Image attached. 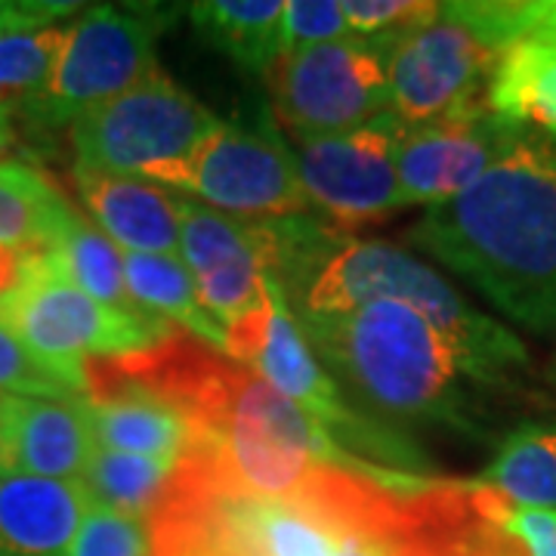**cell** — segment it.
I'll list each match as a JSON object with an SVG mask.
<instances>
[{
	"label": "cell",
	"instance_id": "83f0119b",
	"mask_svg": "<svg viewBox=\"0 0 556 556\" xmlns=\"http://www.w3.org/2000/svg\"><path fill=\"white\" fill-rule=\"evenodd\" d=\"M477 510L485 522H492L501 535L514 538L522 544L526 556H556V510H544V507H517L507 504L504 497L495 492L477 489Z\"/></svg>",
	"mask_w": 556,
	"mask_h": 556
},
{
	"label": "cell",
	"instance_id": "2e32d148",
	"mask_svg": "<svg viewBox=\"0 0 556 556\" xmlns=\"http://www.w3.org/2000/svg\"><path fill=\"white\" fill-rule=\"evenodd\" d=\"M75 189L102 236L134 254L179 257L177 192L142 177L75 167Z\"/></svg>",
	"mask_w": 556,
	"mask_h": 556
},
{
	"label": "cell",
	"instance_id": "f1b7e54d",
	"mask_svg": "<svg viewBox=\"0 0 556 556\" xmlns=\"http://www.w3.org/2000/svg\"><path fill=\"white\" fill-rule=\"evenodd\" d=\"M437 10L439 3L427 0H343L350 38H405Z\"/></svg>",
	"mask_w": 556,
	"mask_h": 556
},
{
	"label": "cell",
	"instance_id": "7402d4cb",
	"mask_svg": "<svg viewBox=\"0 0 556 556\" xmlns=\"http://www.w3.org/2000/svg\"><path fill=\"white\" fill-rule=\"evenodd\" d=\"M477 489L517 507L556 510V424H522L497 445Z\"/></svg>",
	"mask_w": 556,
	"mask_h": 556
},
{
	"label": "cell",
	"instance_id": "7c38bea8",
	"mask_svg": "<svg viewBox=\"0 0 556 556\" xmlns=\"http://www.w3.org/2000/svg\"><path fill=\"white\" fill-rule=\"evenodd\" d=\"M97 448L186 460L195 448V420L152 378L139 356L87 362L84 396Z\"/></svg>",
	"mask_w": 556,
	"mask_h": 556
},
{
	"label": "cell",
	"instance_id": "52a82bcc",
	"mask_svg": "<svg viewBox=\"0 0 556 556\" xmlns=\"http://www.w3.org/2000/svg\"><path fill=\"white\" fill-rule=\"evenodd\" d=\"M182 7L102 3L68 22V38L47 90L20 105L38 127H65L159 72L155 43Z\"/></svg>",
	"mask_w": 556,
	"mask_h": 556
},
{
	"label": "cell",
	"instance_id": "5bb4252c",
	"mask_svg": "<svg viewBox=\"0 0 556 556\" xmlns=\"http://www.w3.org/2000/svg\"><path fill=\"white\" fill-rule=\"evenodd\" d=\"M522 127L497 118L489 105H477L448 118L402 127L396 146V174L412 204L437 207L464 195Z\"/></svg>",
	"mask_w": 556,
	"mask_h": 556
},
{
	"label": "cell",
	"instance_id": "e0dca14e",
	"mask_svg": "<svg viewBox=\"0 0 556 556\" xmlns=\"http://www.w3.org/2000/svg\"><path fill=\"white\" fill-rule=\"evenodd\" d=\"M87 507L80 482L0 473V556H68Z\"/></svg>",
	"mask_w": 556,
	"mask_h": 556
},
{
	"label": "cell",
	"instance_id": "30bf717a",
	"mask_svg": "<svg viewBox=\"0 0 556 556\" xmlns=\"http://www.w3.org/2000/svg\"><path fill=\"white\" fill-rule=\"evenodd\" d=\"M219 118L164 72H152L134 90L102 102L72 124L75 167L142 177L192 155Z\"/></svg>",
	"mask_w": 556,
	"mask_h": 556
},
{
	"label": "cell",
	"instance_id": "44dd1931",
	"mask_svg": "<svg viewBox=\"0 0 556 556\" xmlns=\"http://www.w3.org/2000/svg\"><path fill=\"white\" fill-rule=\"evenodd\" d=\"M75 214L60 189L22 161H0V251H47Z\"/></svg>",
	"mask_w": 556,
	"mask_h": 556
},
{
	"label": "cell",
	"instance_id": "9c48e42d",
	"mask_svg": "<svg viewBox=\"0 0 556 556\" xmlns=\"http://www.w3.org/2000/svg\"><path fill=\"white\" fill-rule=\"evenodd\" d=\"M142 179L241 219L303 217L313 207L291 146L269 127L239 121H219L192 155L152 167Z\"/></svg>",
	"mask_w": 556,
	"mask_h": 556
},
{
	"label": "cell",
	"instance_id": "603a6c76",
	"mask_svg": "<svg viewBox=\"0 0 556 556\" xmlns=\"http://www.w3.org/2000/svg\"><path fill=\"white\" fill-rule=\"evenodd\" d=\"M47 260L65 281H72L84 294L100 300L102 306L142 316L127 281H124V251L109 236H102L93 223L80 217L78 211L68 217L60 229V236L47 248ZM152 316V313H149Z\"/></svg>",
	"mask_w": 556,
	"mask_h": 556
},
{
	"label": "cell",
	"instance_id": "4dcf8cb0",
	"mask_svg": "<svg viewBox=\"0 0 556 556\" xmlns=\"http://www.w3.org/2000/svg\"><path fill=\"white\" fill-rule=\"evenodd\" d=\"M80 10V3L68 0H0V38L53 28Z\"/></svg>",
	"mask_w": 556,
	"mask_h": 556
},
{
	"label": "cell",
	"instance_id": "d6a6232c",
	"mask_svg": "<svg viewBox=\"0 0 556 556\" xmlns=\"http://www.w3.org/2000/svg\"><path fill=\"white\" fill-rule=\"evenodd\" d=\"M0 473H7V455H3V439H0Z\"/></svg>",
	"mask_w": 556,
	"mask_h": 556
},
{
	"label": "cell",
	"instance_id": "5b68a950",
	"mask_svg": "<svg viewBox=\"0 0 556 556\" xmlns=\"http://www.w3.org/2000/svg\"><path fill=\"white\" fill-rule=\"evenodd\" d=\"M226 356L254 371L263 383L294 402L300 412L316 417L328 437L338 442L340 452L358 464L378 460L383 470L390 467L393 473H415L427 467L412 442L399 433H387L375 420L353 412L328 368L313 353L273 273L263 276V303L257 313L226 331Z\"/></svg>",
	"mask_w": 556,
	"mask_h": 556
},
{
	"label": "cell",
	"instance_id": "6da1fadb",
	"mask_svg": "<svg viewBox=\"0 0 556 556\" xmlns=\"http://www.w3.org/2000/svg\"><path fill=\"white\" fill-rule=\"evenodd\" d=\"M408 241L522 328L556 331V142L522 127L464 195L417 219Z\"/></svg>",
	"mask_w": 556,
	"mask_h": 556
},
{
	"label": "cell",
	"instance_id": "ba28073f",
	"mask_svg": "<svg viewBox=\"0 0 556 556\" xmlns=\"http://www.w3.org/2000/svg\"><path fill=\"white\" fill-rule=\"evenodd\" d=\"M399 38H343L278 56L266 72L281 127L303 146L390 112V53Z\"/></svg>",
	"mask_w": 556,
	"mask_h": 556
},
{
	"label": "cell",
	"instance_id": "ac0fdd59",
	"mask_svg": "<svg viewBox=\"0 0 556 556\" xmlns=\"http://www.w3.org/2000/svg\"><path fill=\"white\" fill-rule=\"evenodd\" d=\"M497 118L556 142V40L522 38L504 50L485 90Z\"/></svg>",
	"mask_w": 556,
	"mask_h": 556
},
{
	"label": "cell",
	"instance_id": "8fae6325",
	"mask_svg": "<svg viewBox=\"0 0 556 556\" xmlns=\"http://www.w3.org/2000/svg\"><path fill=\"white\" fill-rule=\"evenodd\" d=\"M402 121L393 112L368 121L340 137L298 146V170L313 207L325 211L343 229L390 217L408 199L396 174V146Z\"/></svg>",
	"mask_w": 556,
	"mask_h": 556
},
{
	"label": "cell",
	"instance_id": "ffe728a7",
	"mask_svg": "<svg viewBox=\"0 0 556 556\" xmlns=\"http://www.w3.org/2000/svg\"><path fill=\"white\" fill-rule=\"evenodd\" d=\"M186 13L204 43L254 75H266L281 56L285 0H204Z\"/></svg>",
	"mask_w": 556,
	"mask_h": 556
},
{
	"label": "cell",
	"instance_id": "3957f363",
	"mask_svg": "<svg viewBox=\"0 0 556 556\" xmlns=\"http://www.w3.org/2000/svg\"><path fill=\"white\" fill-rule=\"evenodd\" d=\"M371 300H396L427 318L455 346L473 383L507 387L529 365L522 340L479 313L433 266L387 241L340 239L294 303V316H340Z\"/></svg>",
	"mask_w": 556,
	"mask_h": 556
},
{
	"label": "cell",
	"instance_id": "1f68e13d",
	"mask_svg": "<svg viewBox=\"0 0 556 556\" xmlns=\"http://www.w3.org/2000/svg\"><path fill=\"white\" fill-rule=\"evenodd\" d=\"M13 118H10V109L0 105V152L13 146Z\"/></svg>",
	"mask_w": 556,
	"mask_h": 556
},
{
	"label": "cell",
	"instance_id": "cb8c5ba5",
	"mask_svg": "<svg viewBox=\"0 0 556 556\" xmlns=\"http://www.w3.org/2000/svg\"><path fill=\"white\" fill-rule=\"evenodd\" d=\"M177 470V460L97 448L84 470L80 485L90 504L149 522L170 495Z\"/></svg>",
	"mask_w": 556,
	"mask_h": 556
},
{
	"label": "cell",
	"instance_id": "4316f807",
	"mask_svg": "<svg viewBox=\"0 0 556 556\" xmlns=\"http://www.w3.org/2000/svg\"><path fill=\"white\" fill-rule=\"evenodd\" d=\"M68 556H155V538L146 519L90 504Z\"/></svg>",
	"mask_w": 556,
	"mask_h": 556
},
{
	"label": "cell",
	"instance_id": "484cf974",
	"mask_svg": "<svg viewBox=\"0 0 556 556\" xmlns=\"http://www.w3.org/2000/svg\"><path fill=\"white\" fill-rule=\"evenodd\" d=\"M0 393L84 402L78 387L53 365L35 356L3 321H0Z\"/></svg>",
	"mask_w": 556,
	"mask_h": 556
},
{
	"label": "cell",
	"instance_id": "7a4b0ae2",
	"mask_svg": "<svg viewBox=\"0 0 556 556\" xmlns=\"http://www.w3.org/2000/svg\"><path fill=\"white\" fill-rule=\"evenodd\" d=\"M325 368L365 405L399 420L467 427L464 362L427 318L396 300L340 316H294Z\"/></svg>",
	"mask_w": 556,
	"mask_h": 556
},
{
	"label": "cell",
	"instance_id": "277c9868",
	"mask_svg": "<svg viewBox=\"0 0 556 556\" xmlns=\"http://www.w3.org/2000/svg\"><path fill=\"white\" fill-rule=\"evenodd\" d=\"M532 0H457L396 40L390 53V112L405 127L485 105L507 47L529 35Z\"/></svg>",
	"mask_w": 556,
	"mask_h": 556
},
{
	"label": "cell",
	"instance_id": "8992f818",
	"mask_svg": "<svg viewBox=\"0 0 556 556\" xmlns=\"http://www.w3.org/2000/svg\"><path fill=\"white\" fill-rule=\"evenodd\" d=\"M0 321L84 396L87 362L146 356L174 338V325L164 318L118 313L84 294L53 269L47 251L22 260L13 288L0 294Z\"/></svg>",
	"mask_w": 556,
	"mask_h": 556
},
{
	"label": "cell",
	"instance_id": "4fadbf2b",
	"mask_svg": "<svg viewBox=\"0 0 556 556\" xmlns=\"http://www.w3.org/2000/svg\"><path fill=\"white\" fill-rule=\"evenodd\" d=\"M179 257L199 285L207 313L229 331L263 303L266 241L260 219L229 217L201 201L179 195Z\"/></svg>",
	"mask_w": 556,
	"mask_h": 556
},
{
	"label": "cell",
	"instance_id": "f546056e",
	"mask_svg": "<svg viewBox=\"0 0 556 556\" xmlns=\"http://www.w3.org/2000/svg\"><path fill=\"white\" fill-rule=\"evenodd\" d=\"M350 38L343 0H285L281 16V56L303 47Z\"/></svg>",
	"mask_w": 556,
	"mask_h": 556
},
{
	"label": "cell",
	"instance_id": "836d02e7",
	"mask_svg": "<svg viewBox=\"0 0 556 556\" xmlns=\"http://www.w3.org/2000/svg\"><path fill=\"white\" fill-rule=\"evenodd\" d=\"M551 380H554V387H556V350H554V362H551Z\"/></svg>",
	"mask_w": 556,
	"mask_h": 556
},
{
	"label": "cell",
	"instance_id": "d4e9b609",
	"mask_svg": "<svg viewBox=\"0 0 556 556\" xmlns=\"http://www.w3.org/2000/svg\"><path fill=\"white\" fill-rule=\"evenodd\" d=\"M68 25L0 38V105L20 109L40 97L60 65Z\"/></svg>",
	"mask_w": 556,
	"mask_h": 556
},
{
	"label": "cell",
	"instance_id": "d6986e66",
	"mask_svg": "<svg viewBox=\"0 0 556 556\" xmlns=\"http://www.w3.org/2000/svg\"><path fill=\"white\" fill-rule=\"evenodd\" d=\"M124 281L139 309L179 325L201 343L226 353V328L207 313L186 260L124 251Z\"/></svg>",
	"mask_w": 556,
	"mask_h": 556
},
{
	"label": "cell",
	"instance_id": "9a60e30c",
	"mask_svg": "<svg viewBox=\"0 0 556 556\" xmlns=\"http://www.w3.org/2000/svg\"><path fill=\"white\" fill-rule=\"evenodd\" d=\"M0 439L7 470L43 479L80 482L97 442L84 402L38 399L3 393L0 396Z\"/></svg>",
	"mask_w": 556,
	"mask_h": 556
}]
</instances>
